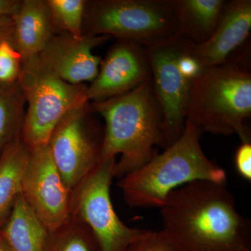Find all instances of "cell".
Segmentation results:
<instances>
[{
    "mask_svg": "<svg viewBox=\"0 0 251 251\" xmlns=\"http://www.w3.org/2000/svg\"><path fill=\"white\" fill-rule=\"evenodd\" d=\"M160 213L176 251H251L250 221L226 184L188 183L168 195Z\"/></svg>",
    "mask_w": 251,
    "mask_h": 251,
    "instance_id": "obj_1",
    "label": "cell"
},
{
    "mask_svg": "<svg viewBox=\"0 0 251 251\" xmlns=\"http://www.w3.org/2000/svg\"><path fill=\"white\" fill-rule=\"evenodd\" d=\"M201 131L186 120L184 131L161 153L120 178L117 183L130 207L161 208L168 195L188 183L209 181L226 184L227 173L211 162L201 147Z\"/></svg>",
    "mask_w": 251,
    "mask_h": 251,
    "instance_id": "obj_2",
    "label": "cell"
},
{
    "mask_svg": "<svg viewBox=\"0 0 251 251\" xmlns=\"http://www.w3.org/2000/svg\"><path fill=\"white\" fill-rule=\"evenodd\" d=\"M90 109L105 120L101 157L121 155L115 177L150 161L155 145L163 147V117L151 80L118 97L90 103Z\"/></svg>",
    "mask_w": 251,
    "mask_h": 251,
    "instance_id": "obj_3",
    "label": "cell"
},
{
    "mask_svg": "<svg viewBox=\"0 0 251 251\" xmlns=\"http://www.w3.org/2000/svg\"><path fill=\"white\" fill-rule=\"evenodd\" d=\"M251 116V73L237 63L204 68L192 80L186 120L214 135H239L251 142L246 121Z\"/></svg>",
    "mask_w": 251,
    "mask_h": 251,
    "instance_id": "obj_4",
    "label": "cell"
},
{
    "mask_svg": "<svg viewBox=\"0 0 251 251\" xmlns=\"http://www.w3.org/2000/svg\"><path fill=\"white\" fill-rule=\"evenodd\" d=\"M176 34L168 0H85L82 36H108L144 46Z\"/></svg>",
    "mask_w": 251,
    "mask_h": 251,
    "instance_id": "obj_5",
    "label": "cell"
},
{
    "mask_svg": "<svg viewBox=\"0 0 251 251\" xmlns=\"http://www.w3.org/2000/svg\"><path fill=\"white\" fill-rule=\"evenodd\" d=\"M25 99L21 138L28 148L46 145L69 109L85 98L87 85H72L57 76L39 54L23 62L18 80Z\"/></svg>",
    "mask_w": 251,
    "mask_h": 251,
    "instance_id": "obj_6",
    "label": "cell"
},
{
    "mask_svg": "<svg viewBox=\"0 0 251 251\" xmlns=\"http://www.w3.org/2000/svg\"><path fill=\"white\" fill-rule=\"evenodd\" d=\"M116 163V157H101L72 193L70 216L91 229L100 251H126L145 231L126 226L112 205L110 186Z\"/></svg>",
    "mask_w": 251,
    "mask_h": 251,
    "instance_id": "obj_7",
    "label": "cell"
},
{
    "mask_svg": "<svg viewBox=\"0 0 251 251\" xmlns=\"http://www.w3.org/2000/svg\"><path fill=\"white\" fill-rule=\"evenodd\" d=\"M87 98L69 109L50 135L48 146L64 183L72 191L101 159L103 138L92 122Z\"/></svg>",
    "mask_w": 251,
    "mask_h": 251,
    "instance_id": "obj_8",
    "label": "cell"
},
{
    "mask_svg": "<svg viewBox=\"0 0 251 251\" xmlns=\"http://www.w3.org/2000/svg\"><path fill=\"white\" fill-rule=\"evenodd\" d=\"M190 41L171 36L145 46L151 69L153 92L163 117V148H168L184 131L192 81L180 72L178 62Z\"/></svg>",
    "mask_w": 251,
    "mask_h": 251,
    "instance_id": "obj_9",
    "label": "cell"
},
{
    "mask_svg": "<svg viewBox=\"0 0 251 251\" xmlns=\"http://www.w3.org/2000/svg\"><path fill=\"white\" fill-rule=\"evenodd\" d=\"M29 151L22 193L37 217L52 232L70 218L72 192L64 183L47 144Z\"/></svg>",
    "mask_w": 251,
    "mask_h": 251,
    "instance_id": "obj_10",
    "label": "cell"
},
{
    "mask_svg": "<svg viewBox=\"0 0 251 251\" xmlns=\"http://www.w3.org/2000/svg\"><path fill=\"white\" fill-rule=\"evenodd\" d=\"M151 80V69L145 46L117 39L101 60L98 75L87 86L86 98L90 103L104 101Z\"/></svg>",
    "mask_w": 251,
    "mask_h": 251,
    "instance_id": "obj_11",
    "label": "cell"
},
{
    "mask_svg": "<svg viewBox=\"0 0 251 251\" xmlns=\"http://www.w3.org/2000/svg\"><path fill=\"white\" fill-rule=\"evenodd\" d=\"M111 39L108 36H82L75 39L67 32L52 36L39 54L46 66L63 80L81 85L98 75L101 58L93 50Z\"/></svg>",
    "mask_w": 251,
    "mask_h": 251,
    "instance_id": "obj_12",
    "label": "cell"
},
{
    "mask_svg": "<svg viewBox=\"0 0 251 251\" xmlns=\"http://www.w3.org/2000/svg\"><path fill=\"white\" fill-rule=\"evenodd\" d=\"M251 29V0L226 1L212 35L202 44L191 42L188 54L202 69L224 64L247 40Z\"/></svg>",
    "mask_w": 251,
    "mask_h": 251,
    "instance_id": "obj_13",
    "label": "cell"
},
{
    "mask_svg": "<svg viewBox=\"0 0 251 251\" xmlns=\"http://www.w3.org/2000/svg\"><path fill=\"white\" fill-rule=\"evenodd\" d=\"M13 45L23 62L40 54L56 33L47 0H23L13 18Z\"/></svg>",
    "mask_w": 251,
    "mask_h": 251,
    "instance_id": "obj_14",
    "label": "cell"
},
{
    "mask_svg": "<svg viewBox=\"0 0 251 251\" xmlns=\"http://www.w3.org/2000/svg\"><path fill=\"white\" fill-rule=\"evenodd\" d=\"M226 0H168L177 34L194 44L207 41L215 30Z\"/></svg>",
    "mask_w": 251,
    "mask_h": 251,
    "instance_id": "obj_15",
    "label": "cell"
},
{
    "mask_svg": "<svg viewBox=\"0 0 251 251\" xmlns=\"http://www.w3.org/2000/svg\"><path fill=\"white\" fill-rule=\"evenodd\" d=\"M49 233L21 193L0 239L9 251H46Z\"/></svg>",
    "mask_w": 251,
    "mask_h": 251,
    "instance_id": "obj_16",
    "label": "cell"
},
{
    "mask_svg": "<svg viewBox=\"0 0 251 251\" xmlns=\"http://www.w3.org/2000/svg\"><path fill=\"white\" fill-rule=\"evenodd\" d=\"M29 151L21 136L10 144L0 156V229L9 219L16 200L22 193L23 177Z\"/></svg>",
    "mask_w": 251,
    "mask_h": 251,
    "instance_id": "obj_17",
    "label": "cell"
},
{
    "mask_svg": "<svg viewBox=\"0 0 251 251\" xmlns=\"http://www.w3.org/2000/svg\"><path fill=\"white\" fill-rule=\"evenodd\" d=\"M25 106L18 81L0 83V156L10 144L21 136Z\"/></svg>",
    "mask_w": 251,
    "mask_h": 251,
    "instance_id": "obj_18",
    "label": "cell"
},
{
    "mask_svg": "<svg viewBox=\"0 0 251 251\" xmlns=\"http://www.w3.org/2000/svg\"><path fill=\"white\" fill-rule=\"evenodd\" d=\"M46 251H100L91 229L70 216L58 228L50 232Z\"/></svg>",
    "mask_w": 251,
    "mask_h": 251,
    "instance_id": "obj_19",
    "label": "cell"
},
{
    "mask_svg": "<svg viewBox=\"0 0 251 251\" xmlns=\"http://www.w3.org/2000/svg\"><path fill=\"white\" fill-rule=\"evenodd\" d=\"M56 33L82 37L85 0H47Z\"/></svg>",
    "mask_w": 251,
    "mask_h": 251,
    "instance_id": "obj_20",
    "label": "cell"
},
{
    "mask_svg": "<svg viewBox=\"0 0 251 251\" xmlns=\"http://www.w3.org/2000/svg\"><path fill=\"white\" fill-rule=\"evenodd\" d=\"M23 64L22 57L12 43H0V83L13 84L17 82Z\"/></svg>",
    "mask_w": 251,
    "mask_h": 251,
    "instance_id": "obj_21",
    "label": "cell"
},
{
    "mask_svg": "<svg viewBox=\"0 0 251 251\" xmlns=\"http://www.w3.org/2000/svg\"><path fill=\"white\" fill-rule=\"evenodd\" d=\"M126 251H176L168 236L161 231H144Z\"/></svg>",
    "mask_w": 251,
    "mask_h": 251,
    "instance_id": "obj_22",
    "label": "cell"
},
{
    "mask_svg": "<svg viewBox=\"0 0 251 251\" xmlns=\"http://www.w3.org/2000/svg\"><path fill=\"white\" fill-rule=\"evenodd\" d=\"M234 162L237 171L244 179L251 181V143L244 142L236 151Z\"/></svg>",
    "mask_w": 251,
    "mask_h": 251,
    "instance_id": "obj_23",
    "label": "cell"
},
{
    "mask_svg": "<svg viewBox=\"0 0 251 251\" xmlns=\"http://www.w3.org/2000/svg\"><path fill=\"white\" fill-rule=\"evenodd\" d=\"M23 0H0V18H13L17 14Z\"/></svg>",
    "mask_w": 251,
    "mask_h": 251,
    "instance_id": "obj_24",
    "label": "cell"
},
{
    "mask_svg": "<svg viewBox=\"0 0 251 251\" xmlns=\"http://www.w3.org/2000/svg\"><path fill=\"white\" fill-rule=\"evenodd\" d=\"M14 21L11 18H0V43L3 41L13 42Z\"/></svg>",
    "mask_w": 251,
    "mask_h": 251,
    "instance_id": "obj_25",
    "label": "cell"
},
{
    "mask_svg": "<svg viewBox=\"0 0 251 251\" xmlns=\"http://www.w3.org/2000/svg\"><path fill=\"white\" fill-rule=\"evenodd\" d=\"M0 251H9L1 239H0Z\"/></svg>",
    "mask_w": 251,
    "mask_h": 251,
    "instance_id": "obj_26",
    "label": "cell"
}]
</instances>
